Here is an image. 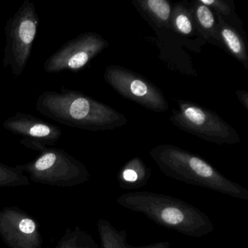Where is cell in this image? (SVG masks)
<instances>
[{"instance_id": "2", "label": "cell", "mask_w": 248, "mask_h": 248, "mask_svg": "<svg viewBox=\"0 0 248 248\" xmlns=\"http://www.w3.org/2000/svg\"><path fill=\"white\" fill-rule=\"evenodd\" d=\"M117 202L122 207L145 215L159 226L186 236L201 237L214 230V225L205 213L171 196L133 191L120 196Z\"/></svg>"}, {"instance_id": "16", "label": "cell", "mask_w": 248, "mask_h": 248, "mask_svg": "<svg viewBox=\"0 0 248 248\" xmlns=\"http://www.w3.org/2000/svg\"><path fill=\"white\" fill-rule=\"evenodd\" d=\"M56 248H101L91 235L79 227L69 229Z\"/></svg>"}, {"instance_id": "14", "label": "cell", "mask_w": 248, "mask_h": 248, "mask_svg": "<svg viewBox=\"0 0 248 248\" xmlns=\"http://www.w3.org/2000/svg\"><path fill=\"white\" fill-rule=\"evenodd\" d=\"M136 3L159 27L172 28V7L166 0H137Z\"/></svg>"}, {"instance_id": "13", "label": "cell", "mask_w": 248, "mask_h": 248, "mask_svg": "<svg viewBox=\"0 0 248 248\" xmlns=\"http://www.w3.org/2000/svg\"><path fill=\"white\" fill-rule=\"evenodd\" d=\"M151 171L139 158L132 159L127 162L122 170L119 183L122 188H138L147 184L150 178Z\"/></svg>"}, {"instance_id": "20", "label": "cell", "mask_w": 248, "mask_h": 248, "mask_svg": "<svg viewBox=\"0 0 248 248\" xmlns=\"http://www.w3.org/2000/svg\"><path fill=\"white\" fill-rule=\"evenodd\" d=\"M237 95L243 106H245L246 109H248V93L245 91H237Z\"/></svg>"}, {"instance_id": "7", "label": "cell", "mask_w": 248, "mask_h": 248, "mask_svg": "<svg viewBox=\"0 0 248 248\" xmlns=\"http://www.w3.org/2000/svg\"><path fill=\"white\" fill-rule=\"evenodd\" d=\"M117 93L155 112H165L169 105L162 91L143 77L120 66H110L104 75Z\"/></svg>"}, {"instance_id": "10", "label": "cell", "mask_w": 248, "mask_h": 248, "mask_svg": "<svg viewBox=\"0 0 248 248\" xmlns=\"http://www.w3.org/2000/svg\"><path fill=\"white\" fill-rule=\"evenodd\" d=\"M3 127L14 134L22 136L24 140L47 146L57 142L62 135V129L58 126L20 111L6 119Z\"/></svg>"}, {"instance_id": "9", "label": "cell", "mask_w": 248, "mask_h": 248, "mask_svg": "<svg viewBox=\"0 0 248 248\" xmlns=\"http://www.w3.org/2000/svg\"><path fill=\"white\" fill-rule=\"evenodd\" d=\"M0 236L10 248H42L37 222L16 209L0 210Z\"/></svg>"}, {"instance_id": "4", "label": "cell", "mask_w": 248, "mask_h": 248, "mask_svg": "<svg viewBox=\"0 0 248 248\" xmlns=\"http://www.w3.org/2000/svg\"><path fill=\"white\" fill-rule=\"evenodd\" d=\"M21 143L39 152L38 156L31 162L16 165L22 172L29 174L31 181L55 186L72 187L89 180L86 167L63 149L24 139Z\"/></svg>"}, {"instance_id": "15", "label": "cell", "mask_w": 248, "mask_h": 248, "mask_svg": "<svg viewBox=\"0 0 248 248\" xmlns=\"http://www.w3.org/2000/svg\"><path fill=\"white\" fill-rule=\"evenodd\" d=\"M193 9L196 22L202 34L207 37H212L221 44L217 33V24L211 10L206 5L200 3L199 1L195 2Z\"/></svg>"}, {"instance_id": "5", "label": "cell", "mask_w": 248, "mask_h": 248, "mask_svg": "<svg viewBox=\"0 0 248 248\" xmlns=\"http://www.w3.org/2000/svg\"><path fill=\"white\" fill-rule=\"evenodd\" d=\"M39 23L36 6L30 0H25L7 21L3 64L16 78L21 76L30 60Z\"/></svg>"}, {"instance_id": "8", "label": "cell", "mask_w": 248, "mask_h": 248, "mask_svg": "<svg viewBox=\"0 0 248 248\" xmlns=\"http://www.w3.org/2000/svg\"><path fill=\"white\" fill-rule=\"evenodd\" d=\"M108 46L109 43L97 33L79 34L66 42L46 61L45 71L47 73L79 71Z\"/></svg>"}, {"instance_id": "6", "label": "cell", "mask_w": 248, "mask_h": 248, "mask_svg": "<svg viewBox=\"0 0 248 248\" xmlns=\"http://www.w3.org/2000/svg\"><path fill=\"white\" fill-rule=\"evenodd\" d=\"M178 128L216 144H235L240 141L237 132L211 110L188 101H178L170 118Z\"/></svg>"}, {"instance_id": "17", "label": "cell", "mask_w": 248, "mask_h": 248, "mask_svg": "<svg viewBox=\"0 0 248 248\" xmlns=\"http://www.w3.org/2000/svg\"><path fill=\"white\" fill-rule=\"evenodd\" d=\"M30 184V179L16 166L11 167L0 162V188Z\"/></svg>"}, {"instance_id": "1", "label": "cell", "mask_w": 248, "mask_h": 248, "mask_svg": "<svg viewBox=\"0 0 248 248\" xmlns=\"http://www.w3.org/2000/svg\"><path fill=\"white\" fill-rule=\"evenodd\" d=\"M36 109L47 118L69 127L105 131L127 124L125 116L82 93L62 88L41 93Z\"/></svg>"}, {"instance_id": "19", "label": "cell", "mask_w": 248, "mask_h": 248, "mask_svg": "<svg viewBox=\"0 0 248 248\" xmlns=\"http://www.w3.org/2000/svg\"><path fill=\"white\" fill-rule=\"evenodd\" d=\"M198 1L200 3L208 7L209 8H214L216 13L221 16H228L231 14L230 7L222 0H198Z\"/></svg>"}, {"instance_id": "12", "label": "cell", "mask_w": 248, "mask_h": 248, "mask_svg": "<svg viewBox=\"0 0 248 248\" xmlns=\"http://www.w3.org/2000/svg\"><path fill=\"white\" fill-rule=\"evenodd\" d=\"M217 15L218 20V24H217V33L221 44L224 45L229 53L241 62L245 66V69H248V50L242 37L236 30L225 23L221 16L217 14Z\"/></svg>"}, {"instance_id": "11", "label": "cell", "mask_w": 248, "mask_h": 248, "mask_svg": "<svg viewBox=\"0 0 248 248\" xmlns=\"http://www.w3.org/2000/svg\"><path fill=\"white\" fill-rule=\"evenodd\" d=\"M98 232L101 239V248H170L167 242H156L145 246L134 247L127 240L125 231L118 230L106 220H98Z\"/></svg>"}, {"instance_id": "3", "label": "cell", "mask_w": 248, "mask_h": 248, "mask_svg": "<svg viewBox=\"0 0 248 248\" xmlns=\"http://www.w3.org/2000/svg\"><path fill=\"white\" fill-rule=\"evenodd\" d=\"M151 157L167 176L240 200H248V190L228 179L202 158L178 146L162 144L151 150Z\"/></svg>"}, {"instance_id": "18", "label": "cell", "mask_w": 248, "mask_h": 248, "mask_svg": "<svg viewBox=\"0 0 248 248\" xmlns=\"http://www.w3.org/2000/svg\"><path fill=\"white\" fill-rule=\"evenodd\" d=\"M192 15L186 7L177 5L172 11V27L183 35H191L194 31Z\"/></svg>"}]
</instances>
